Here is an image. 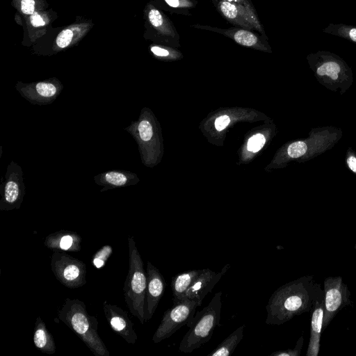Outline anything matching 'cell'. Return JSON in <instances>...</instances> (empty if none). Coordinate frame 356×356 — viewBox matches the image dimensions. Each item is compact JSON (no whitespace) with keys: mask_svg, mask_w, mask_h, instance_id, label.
<instances>
[{"mask_svg":"<svg viewBox=\"0 0 356 356\" xmlns=\"http://www.w3.org/2000/svg\"><path fill=\"white\" fill-rule=\"evenodd\" d=\"M19 187L16 182L9 181L5 186L4 200L7 204H14L19 198Z\"/></svg>","mask_w":356,"mask_h":356,"instance_id":"obj_28","label":"cell"},{"mask_svg":"<svg viewBox=\"0 0 356 356\" xmlns=\"http://www.w3.org/2000/svg\"><path fill=\"white\" fill-rule=\"evenodd\" d=\"M221 296L222 292H217L208 305L195 312L193 319L186 325L189 330L180 342V352L191 353L211 339L220 321Z\"/></svg>","mask_w":356,"mask_h":356,"instance_id":"obj_5","label":"cell"},{"mask_svg":"<svg viewBox=\"0 0 356 356\" xmlns=\"http://www.w3.org/2000/svg\"><path fill=\"white\" fill-rule=\"evenodd\" d=\"M355 356H356V353H355Z\"/></svg>","mask_w":356,"mask_h":356,"instance_id":"obj_38","label":"cell"},{"mask_svg":"<svg viewBox=\"0 0 356 356\" xmlns=\"http://www.w3.org/2000/svg\"><path fill=\"white\" fill-rule=\"evenodd\" d=\"M265 141L264 136L261 134H257L248 140L247 148L250 152H257L262 148Z\"/></svg>","mask_w":356,"mask_h":356,"instance_id":"obj_32","label":"cell"},{"mask_svg":"<svg viewBox=\"0 0 356 356\" xmlns=\"http://www.w3.org/2000/svg\"><path fill=\"white\" fill-rule=\"evenodd\" d=\"M231 265H225L220 272H214L209 268H204L201 274L195 280L185 293L184 298L193 299L201 306L202 300L211 292L221 277L230 268Z\"/></svg>","mask_w":356,"mask_h":356,"instance_id":"obj_15","label":"cell"},{"mask_svg":"<svg viewBox=\"0 0 356 356\" xmlns=\"http://www.w3.org/2000/svg\"><path fill=\"white\" fill-rule=\"evenodd\" d=\"M158 8L164 9L172 14L191 15L189 9L197 4L196 0H154Z\"/></svg>","mask_w":356,"mask_h":356,"instance_id":"obj_23","label":"cell"},{"mask_svg":"<svg viewBox=\"0 0 356 356\" xmlns=\"http://www.w3.org/2000/svg\"><path fill=\"white\" fill-rule=\"evenodd\" d=\"M112 252V247L109 245H104L93 255V265L97 268H101L105 265L107 259L111 255Z\"/></svg>","mask_w":356,"mask_h":356,"instance_id":"obj_27","label":"cell"},{"mask_svg":"<svg viewBox=\"0 0 356 356\" xmlns=\"http://www.w3.org/2000/svg\"><path fill=\"white\" fill-rule=\"evenodd\" d=\"M103 309L105 318L112 330L127 343L135 344L138 337L127 312L107 301L103 302Z\"/></svg>","mask_w":356,"mask_h":356,"instance_id":"obj_14","label":"cell"},{"mask_svg":"<svg viewBox=\"0 0 356 356\" xmlns=\"http://www.w3.org/2000/svg\"><path fill=\"white\" fill-rule=\"evenodd\" d=\"M138 131L140 138L143 141H148L153 135L151 124L147 120H142L138 125Z\"/></svg>","mask_w":356,"mask_h":356,"instance_id":"obj_33","label":"cell"},{"mask_svg":"<svg viewBox=\"0 0 356 356\" xmlns=\"http://www.w3.org/2000/svg\"><path fill=\"white\" fill-rule=\"evenodd\" d=\"M355 252H356V243L355 244Z\"/></svg>","mask_w":356,"mask_h":356,"instance_id":"obj_37","label":"cell"},{"mask_svg":"<svg viewBox=\"0 0 356 356\" xmlns=\"http://www.w3.org/2000/svg\"><path fill=\"white\" fill-rule=\"evenodd\" d=\"M149 51L154 56L162 59H175L181 56L175 47L163 44H152L149 46Z\"/></svg>","mask_w":356,"mask_h":356,"instance_id":"obj_26","label":"cell"},{"mask_svg":"<svg viewBox=\"0 0 356 356\" xmlns=\"http://www.w3.org/2000/svg\"><path fill=\"white\" fill-rule=\"evenodd\" d=\"M147 289L145 303V323L154 315L164 294L166 283L164 277L150 261L147 264Z\"/></svg>","mask_w":356,"mask_h":356,"instance_id":"obj_13","label":"cell"},{"mask_svg":"<svg viewBox=\"0 0 356 356\" xmlns=\"http://www.w3.org/2000/svg\"><path fill=\"white\" fill-rule=\"evenodd\" d=\"M323 31L356 43V26H355L344 24H330Z\"/></svg>","mask_w":356,"mask_h":356,"instance_id":"obj_25","label":"cell"},{"mask_svg":"<svg viewBox=\"0 0 356 356\" xmlns=\"http://www.w3.org/2000/svg\"><path fill=\"white\" fill-rule=\"evenodd\" d=\"M342 136V129L335 126L312 128L306 138L288 145L286 156L300 162L309 161L334 147Z\"/></svg>","mask_w":356,"mask_h":356,"instance_id":"obj_6","label":"cell"},{"mask_svg":"<svg viewBox=\"0 0 356 356\" xmlns=\"http://www.w3.org/2000/svg\"><path fill=\"white\" fill-rule=\"evenodd\" d=\"M33 342L37 348L47 354L56 353V343L51 334L47 330L45 323L38 316L35 323Z\"/></svg>","mask_w":356,"mask_h":356,"instance_id":"obj_21","label":"cell"},{"mask_svg":"<svg viewBox=\"0 0 356 356\" xmlns=\"http://www.w3.org/2000/svg\"><path fill=\"white\" fill-rule=\"evenodd\" d=\"M58 318L67 325L95 356L110 353L97 333L98 321L90 316L83 302L67 298L58 312Z\"/></svg>","mask_w":356,"mask_h":356,"instance_id":"obj_2","label":"cell"},{"mask_svg":"<svg viewBox=\"0 0 356 356\" xmlns=\"http://www.w3.org/2000/svg\"><path fill=\"white\" fill-rule=\"evenodd\" d=\"M324 314L323 331L335 316L347 305H353L350 292L341 276H329L323 282Z\"/></svg>","mask_w":356,"mask_h":356,"instance_id":"obj_9","label":"cell"},{"mask_svg":"<svg viewBox=\"0 0 356 356\" xmlns=\"http://www.w3.org/2000/svg\"><path fill=\"white\" fill-rule=\"evenodd\" d=\"M304 343L303 335L298 339L294 348H289L285 350H278L272 353L270 356H300Z\"/></svg>","mask_w":356,"mask_h":356,"instance_id":"obj_29","label":"cell"},{"mask_svg":"<svg viewBox=\"0 0 356 356\" xmlns=\"http://www.w3.org/2000/svg\"><path fill=\"white\" fill-rule=\"evenodd\" d=\"M202 270L203 269L188 270L172 277L171 288L173 295V304H177L184 299L186 292Z\"/></svg>","mask_w":356,"mask_h":356,"instance_id":"obj_20","label":"cell"},{"mask_svg":"<svg viewBox=\"0 0 356 356\" xmlns=\"http://www.w3.org/2000/svg\"><path fill=\"white\" fill-rule=\"evenodd\" d=\"M147 38L154 44L180 47V37L171 20L154 3L144 9Z\"/></svg>","mask_w":356,"mask_h":356,"instance_id":"obj_7","label":"cell"},{"mask_svg":"<svg viewBox=\"0 0 356 356\" xmlns=\"http://www.w3.org/2000/svg\"><path fill=\"white\" fill-rule=\"evenodd\" d=\"M230 118L227 115H222L215 121V127L218 131L224 129L229 123Z\"/></svg>","mask_w":356,"mask_h":356,"instance_id":"obj_35","label":"cell"},{"mask_svg":"<svg viewBox=\"0 0 356 356\" xmlns=\"http://www.w3.org/2000/svg\"><path fill=\"white\" fill-rule=\"evenodd\" d=\"M104 178L108 183L116 186H124L127 181V178L124 174L115 171L106 173Z\"/></svg>","mask_w":356,"mask_h":356,"instance_id":"obj_30","label":"cell"},{"mask_svg":"<svg viewBox=\"0 0 356 356\" xmlns=\"http://www.w3.org/2000/svg\"><path fill=\"white\" fill-rule=\"evenodd\" d=\"M92 26L93 24L90 20L67 26L55 38L52 49L54 51H61L76 44L83 38Z\"/></svg>","mask_w":356,"mask_h":356,"instance_id":"obj_17","label":"cell"},{"mask_svg":"<svg viewBox=\"0 0 356 356\" xmlns=\"http://www.w3.org/2000/svg\"><path fill=\"white\" fill-rule=\"evenodd\" d=\"M192 27L210 31L231 38L239 45L255 49L260 51L271 52V47L268 42L266 36L259 35L252 31L240 28L232 27L221 29L207 25L193 24Z\"/></svg>","mask_w":356,"mask_h":356,"instance_id":"obj_12","label":"cell"},{"mask_svg":"<svg viewBox=\"0 0 356 356\" xmlns=\"http://www.w3.org/2000/svg\"><path fill=\"white\" fill-rule=\"evenodd\" d=\"M56 18V14L52 10H45L25 16V23L30 40L34 42L44 35Z\"/></svg>","mask_w":356,"mask_h":356,"instance_id":"obj_18","label":"cell"},{"mask_svg":"<svg viewBox=\"0 0 356 356\" xmlns=\"http://www.w3.org/2000/svg\"><path fill=\"white\" fill-rule=\"evenodd\" d=\"M218 12L229 23L250 31L255 30L266 36L256 12L244 6L223 0H211Z\"/></svg>","mask_w":356,"mask_h":356,"instance_id":"obj_11","label":"cell"},{"mask_svg":"<svg viewBox=\"0 0 356 356\" xmlns=\"http://www.w3.org/2000/svg\"><path fill=\"white\" fill-rule=\"evenodd\" d=\"M345 159L346 167L356 175V152L352 147H348Z\"/></svg>","mask_w":356,"mask_h":356,"instance_id":"obj_34","label":"cell"},{"mask_svg":"<svg viewBox=\"0 0 356 356\" xmlns=\"http://www.w3.org/2000/svg\"><path fill=\"white\" fill-rule=\"evenodd\" d=\"M228 2H230L234 4H239L245 6L249 10L256 12L252 3H251L250 0H223Z\"/></svg>","mask_w":356,"mask_h":356,"instance_id":"obj_36","label":"cell"},{"mask_svg":"<svg viewBox=\"0 0 356 356\" xmlns=\"http://www.w3.org/2000/svg\"><path fill=\"white\" fill-rule=\"evenodd\" d=\"M128 250L129 270L123 286L124 296L129 312L143 324L147 273L136 242L131 236H128Z\"/></svg>","mask_w":356,"mask_h":356,"instance_id":"obj_4","label":"cell"},{"mask_svg":"<svg viewBox=\"0 0 356 356\" xmlns=\"http://www.w3.org/2000/svg\"><path fill=\"white\" fill-rule=\"evenodd\" d=\"M322 289L313 275H305L282 285L268 300L266 323L280 325L310 312Z\"/></svg>","mask_w":356,"mask_h":356,"instance_id":"obj_1","label":"cell"},{"mask_svg":"<svg viewBox=\"0 0 356 356\" xmlns=\"http://www.w3.org/2000/svg\"><path fill=\"white\" fill-rule=\"evenodd\" d=\"M50 266L56 278L68 288H78L86 283V266L79 259L54 251L51 257Z\"/></svg>","mask_w":356,"mask_h":356,"instance_id":"obj_10","label":"cell"},{"mask_svg":"<svg viewBox=\"0 0 356 356\" xmlns=\"http://www.w3.org/2000/svg\"><path fill=\"white\" fill-rule=\"evenodd\" d=\"M81 237L74 232L61 230L47 236L44 245L51 250L79 251L81 249Z\"/></svg>","mask_w":356,"mask_h":356,"instance_id":"obj_19","label":"cell"},{"mask_svg":"<svg viewBox=\"0 0 356 356\" xmlns=\"http://www.w3.org/2000/svg\"><path fill=\"white\" fill-rule=\"evenodd\" d=\"M307 60L317 81L327 90L342 95L352 86V69L338 55L318 51L309 54Z\"/></svg>","mask_w":356,"mask_h":356,"instance_id":"obj_3","label":"cell"},{"mask_svg":"<svg viewBox=\"0 0 356 356\" xmlns=\"http://www.w3.org/2000/svg\"><path fill=\"white\" fill-rule=\"evenodd\" d=\"M198 303L193 299L185 298L167 309L160 325L152 337V341L158 343L171 337L182 326L187 325L195 314Z\"/></svg>","mask_w":356,"mask_h":356,"instance_id":"obj_8","label":"cell"},{"mask_svg":"<svg viewBox=\"0 0 356 356\" xmlns=\"http://www.w3.org/2000/svg\"><path fill=\"white\" fill-rule=\"evenodd\" d=\"M244 325L233 331L218 346L208 354V356H229L236 349L243 337Z\"/></svg>","mask_w":356,"mask_h":356,"instance_id":"obj_22","label":"cell"},{"mask_svg":"<svg viewBox=\"0 0 356 356\" xmlns=\"http://www.w3.org/2000/svg\"><path fill=\"white\" fill-rule=\"evenodd\" d=\"M12 6L25 17L45 10L49 5L46 0H12Z\"/></svg>","mask_w":356,"mask_h":356,"instance_id":"obj_24","label":"cell"},{"mask_svg":"<svg viewBox=\"0 0 356 356\" xmlns=\"http://www.w3.org/2000/svg\"><path fill=\"white\" fill-rule=\"evenodd\" d=\"M310 335L307 356H318L320 350V341L323 332V320L324 314V293L321 291L311 309Z\"/></svg>","mask_w":356,"mask_h":356,"instance_id":"obj_16","label":"cell"},{"mask_svg":"<svg viewBox=\"0 0 356 356\" xmlns=\"http://www.w3.org/2000/svg\"><path fill=\"white\" fill-rule=\"evenodd\" d=\"M37 92L44 97H51L56 92V86L51 83L40 82L35 85Z\"/></svg>","mask_w":356,"mask_h":356,"instance_id":"obj_31","label":"cell"}]
</instances>
